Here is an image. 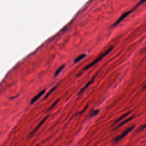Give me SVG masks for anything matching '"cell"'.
<instances>
[{
    "label": "cell",
    "instance_id": "6da1fadb",
    "mask_svg": "<svg viewBox=\"0 0 146 146\" xmlns=\"http://www.w3.org/2000/svg\"><path fill=\"white\" fill-rule=\"evenodd\" d=\"M113 46H111V47H110L108 49H107L106 51H105L104 52H103L102 54H101L97 58H96L92 62H91L90 64H89L88 65H87V66H86L84 68V69L83 70H86V69H88V68H89L90 67H91V66H94V65H95L96 63H97L99 61H100L103 57H104L107 54H108L112 49H113Z\"/></svg>",
    "mask_w": 146,
    "mask_h": 146
},
{
    "label": "cell",
    "instance_id": "7a4b0ae2",
    "mask_svg": "<svg viewBox=\"0 0 146 146\" xmlns=\"http://www.w3.org/2000/svg\"><path fill=\"white\" fill-rule=\"evenodd\" d=\"M145 2V1H140V2H139L135 6H134L132 9H131L129 11H127V12H126V13H124L116 22H115V23L112 25V26L113 27V26H115L116 25H117L118 23H119L122 20H123L127 16H128L131 13H132L133 11H134L137 7H139V6H140L142 3H144Z\"/></svg>",
    "mask_w": 146,
    "mask_h": 146
},
{
    "label": "cell",
    "instance_id": "3957f363",
    "mask_svg": "<svg viewBox=\"0 0 146 146\" xmlns=\"http://www.w3.org/2000/svg\"><path fill=\"white\" fill-rule=\"evenodd\" d=\"M134 127H135V125H133V126H132V127H131L127 128V129L126 130H125L123 133H121L120 135H119L117 136L116 137H115V138L114 139V141H115V143H117V142H118L119 141H120V140H121L123 137H124L126 135H127L128 133H129V132L133 129V128Z\"/></svg>",
    "mask_w": 146,
    "mask_h": 146
},
{
    "label": "cell",
    "instance_id": "277c9868",
    "mask_svg": "<svg viewBox=\"0 0 146 146\" xmlns=\"http://www.w3.org/2000/svg\"><path fill=\"white\" fill-rule=\"evenodd\" d=\"M47 117H48V116H46V117H44V119H43V120H42V121H41L38 124V125H37V127H36V128H35L33 131H31V132L30 133V134H29V135H29V136H30V137L32 136L35 133V132H36V131L39 129V127H40L43 124V123L44 122V121L47 119Z\"/></svg>",
    "mask_w": 146,
    "mask_h": 146
},
{
    "label": "cell",
    "instance_id": "5b68a950",
    "mask_svg": "<svg viewBox=\"0 0 146 146\" xmlns=\"http://www.w3.org/2000/svg\"><path fill=\"white\" fill-rule=\"evenodd\" d=\"M45 92V90H43L41 91H40L37 95H36L31 100L30 102V104H33L35 102H36L42 95H43L44 94V93Z\"/></svg>",
    "mask_w": 146,
    "mask_h": 146
},
{
    "label": "cell",
    "instance_id": "8992f818",
    "mask_svg": "<svg viewBox=\"0 0 146 146\" xmlns=\"http://www.w3.org/2000/svg\"><path fill=\"white\" fill-rule=\"evenodd\" d=\"M95 76H93V78H92V79H91V80H90L88 82H87V83L84 86V87H83L80 90V91L79 92V93H78V95H80V94H81L82 93H83V91L91 84V83H93V82H94V79H95Z\"/></svg>",
    "mask_w": 146,
    "mask_h": 146
},
{
    "label": "cell",
    "instance_id": "52a82bcc",
    "mask_svg": "<svg viewBox=\"0 0 146 146\" xmlns=\"http://www.w3.org/2000/svg\"><path fill=\"white\" fill-rule=\"evenodd\" d=\"M86 56V55L85 54H81V55H79L78 57H76V58L75 59L74 62H75V63H77V62H79V61L81 60L82 59H83Z\"/></svg>",
    "mask_w": 146,
    "mask_h": 146
},
{
    "label": "cell",
    "instance_id": "ba28073f",
    "mask_svg": "<svg viewBox=\"0 0 146 146\" xmlns=\"http://www.w3.org/2000/svg\"><path fill=\"white\" fill-rule=\"evenodd\" d=\"M133 117V116H131V117H129V118H128L127 119H126V120H125L124 121H122L121 123H120L119 124V125L118 126H117L116 127V128L115 129H116V128H118L119 127H121V125H123V124H124L125 123H127L128 121H129V120H131L132 118Z\"/></svg>",
    "mask_w": 146,
    "mask_h": 146
},
{
    "label": "cell",
    "instance_id": "9c48e42d",
    "mask_svg": "<svg viewBox=\"0 0 146 146\" xmlns=\"http://www.w3.org/2000/svg\"><path fill=\"white\" fill-rule=\"evenodd\" d=\"M130 111H129V112H127L126 113H125L124 115H123V116H121L120 117H119L117 120H116V121L115 122V123H117V122H119V121H121L122 119H123L124 117H125L126 116H127L128 115H129V113H130Z\"/></svg>",
    "mask_w": 146,
    "mask_h": 146
},
{
    "label": "cell",
    "instance_id": "30bf717a",
    "mask_svg": "<svg viewBox=\"0 0 146 146\" xmlns=\"http://www.w3.org/2000/svg\"><path fill=\"white\" fill-rule=\"evenodd\" d=\"M64 65H62V66H61L56 71H55V76H57L59 74V72L62 70V69L64 68Z\"/></svg>",
    "mask_w": 146,
    "mask_h": 146
},
{
    "label": "cell",
    "instance_id": "8fae6325",
    "mask_svg": "<svg viewBox=\"0 0 146 146\" xmlns=\"http://www.w3.org/2000/svg\"><path fill=\"white\" fill-rule=\"evenodd\" d=\"M58 84H56V86H54V87L52 88H51V90H50V91H49V92H48L47 94V95H46V96H45V98H47V97L48 96V95H49L50 94H51V93L52 92V91H54V90H55V89L56 88V87L58 86Z\"/></svg>",
    "mask_w": 146,
    "mask_h": 146
},
{
    "label": "cell",
    "instance_id": "7c38bea8",
    "mask_svg": "<svg viewBox=\"0 0 146 146\" xmlns=\"http://www.w3.org/2000/svg\"><path fill=\"white\" fill-rule=\"evenodd\" d=\"M99 110H95V111H93V112L92 113H91V114L90 115V116L91 117H92V116H94V115H97L98 114V113L99 112Z\"/></svg>",
    "mask_w": 146,
    "mask_h": 146
},
{
    "label": "cell",
    "instance_id": "4fadbf2b",
    "mask_svg": "<svg viewBox=\"0 0 146 146\" xmlns=\"http://www.w3.org/2000/svg\"><path fill=\"white\" fill-rule=\"evenodd\" d=\"M58 101H59V99H57V100L55 101V102H54V103L52 104V106H50V107L48 108V110H50V109H51L52 108H53V107H54V106H55V104L58 102Z\"/></svg>",
    "mask_w": 146,
    "mask_h": 146
},
{
    "label": "cell",
    "instance_id": "5bb4252c",
    "mask_svg": "<svg viewBox=\"0 0 146 146\" xmlns=\"http://www.w3.org/2000/svg\"><path fill=\"white\" fill-rule=\"evenodd\" d=\"M146 128V124H144V125H142V126L140 127V128L139 129V131H141V130H142V129H144V128Z\"/></svg>",
    "mask_w": 146,
    "mask_h": 146
},
{
    "label": "cell",
    "instance_id": "9a60e30c",
    "mask_svg": "<svg viewBox=\"0 0 146 146\" xmlns=\"http://www.w3.org/2000/svg\"><path fill=\"white\" fill-rule=\"evenodd\" d=\"M146 88V84L144 86V87H143V89H144V88Z\"/></svg>",
    "mask_w": 146,
    "mask_h": 146
},
{
    "label": "cell",
    "instance_id": "2e32d148",
    "mask_svg": "<svg viewBox=\"0 0 146 146\" xmlns=\"http://www.w3.org/2000/svg\"><path fill=\"white\" fill-rule=\"evenodd\" d=\"M36 146H38V145H36Z\"/></svg>",
    "mask_w": 146,
    "mask_h": 146
}]
</instances>
